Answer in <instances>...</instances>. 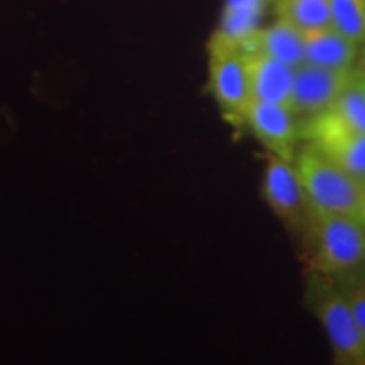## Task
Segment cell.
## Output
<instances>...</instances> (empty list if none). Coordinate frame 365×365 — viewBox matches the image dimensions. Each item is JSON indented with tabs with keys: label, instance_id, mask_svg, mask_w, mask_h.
I'll list each match as a JSON object with an SVG mask.
<instances>
[{
	"label": "cell",
	"instance_id": "10",
	"mask_svg": "<svg viewBox=\"0 0 365 365\" xmlns=\"http://www.w3.org/2000/svg\"><path fill=\"white\" fill-rule=\"evenodd\" d=\"M242 49L262 51L293 68L304 63L303 33L281 19L266 29H255L250 33L249 38L242 43Z\"/></svg>",
	"mask_w": 365,
	"mask_h": 365
},
{
	"label": "cell",
	"instance_id": "3",
	"mask_svg": "<svg viewBox=\"0 0 365 365\" xmlns=\"http://www.w3.org/2000/svg\"><path fill=\"white\" fill-rule=\"evenodd\" d=\"M308 296L314 317L325 328L336 362L365 365V344L345 294L336 291L327 276L317 272L309 281Z\"/></svg>",
	"mask_w": 365,
	"mask_h": 365
},
{
	"label": "cell",
	"instance_id": "17",
	"mask_svg": "<svg viewBox=\"0 0 365 365\" xmlns=\"http://www.w3.org/2000/svg\"><path fill=\"white\" fill-rule=\"evenodd\" d=\"M362 2H364V16H365V0H362Z\"/></svg>",
	"mask_w": 365,
	"mask_h": 365
},
{
	"label": "cell",
	"instance_id": "18",
	"mask_svg": "<svg viewBox=\"0 0 365 365\" xmlns=\"http://www.w3.org/2000/svg\"><path fill=\"white\" fill-rule=\"evenodd\" d=\"M362 262H364V267H365V254H364V259H362Z\"/></svg>",
	"mask_w": 365,
	"mask_h": 365
},
{
	"label": "cell",
	"instance_id": "8",
	"mask_svg": "<svg viewBox=\"0 0 365 365\" xmlns=\"http://www.w3.org/2000/svg\"><path fill=\"white\" fill-rule=\"evenodd\" d=\"M294 113L284 105L252 100L242 120L247 122L250 130L274 156L293 161L298 129L294 125Z\"/></svg>",
	"mask_w": 365,
	"mask_h": 365
},
{
	"label": "cell",
	"instance_id": "2",
	"mask_svg": "<svg viewBox=\"0 0 365 365\" xmlns=\"http://www.w3.org/2000/svg\"><path fill=\"white\" fill-rule=\"evenodd\" d=\"M296 173L307 195L309 210L355 217L362 181L328 161L312 145L299 153Z\"/></svg>",
	"mask_w": 365,
	"mask_h": 365
},
{
	"label": "cell",
	"instance_id": "6",
	"mask_svg": "<svg viewBox=\"0 0 365 365\" xmlns=\"http://www.w3.org/2000/svg\"><path fill=\"white\" fill-rule=\"evenodd\" d=\"M354 71L355 66L336 70V68L301 63L294 68L291 112L294 115L312 117L327 110L352 80Z\"/></svg>",
	"mask_w": 365,
	"mask_h": 365
},
{
	"label": "cell",
	"instance_id": "4",
	"mask_svg": "<svg viewBox=\"0 0 365 365\" xmlns=\"http://www.w3.org/2000/svg\"><path fill=\"white\" fill-rule=\"evenodd\" d=\"M210 83L217 102L230 117L244 118L250 103L244 49L237 41L217 31L210 43Z\"/></svg>",
	"mask_w": 365,
	"mask_h": 365
},
{
	"label": "cell",
	"instance_id": "12",
	"mask_svg": "<svg viewBox=\"0 0 365 365\" xmlns=\"http://www.w3.org/2000/svg\"><path fill=\"white\" fill-rule=\"evenodd\" d=\"M277 19L287 22L301 33L331 27L328 0H276Z\"/></svg>",
	"mask_w": 365,
	"mask_h": 365
},
{
	"label": "cell",
	"instance_id": "9",
	"mask_svg": "<svg viewBox=\"0 0 365 365\" xmlns=\"http://www.w3.org/2000/svg\"><path fill=\"white\" fill-rule=\"evenodd\" d=\"M244 61L247 68L250 98L291 108L294 68L255 49H244Z\"/></svg>",
	"mask_w": 365,
	"mask_h": 365
},
{
	"label": "cell",
	"instance_id": "1",
	"mask_svg": "<svg viewBox=\"0 0 365 365\" xmlns=\"http://www.w3.org/2000/svg\"><path fill=\"white\" fill-rule=\"evenodd\" d=\"M312 223V267L323 276L350 271L362 262L365 227L352 215L309 210Z\"/></svg>",
	"mask_w": 365,
	"mask_h": 365
},
{
	"label": "cell",
	"instance_id": "13",
	"mask_svg": "<svg viewBox=\"0 0 365 365\" xmlns=\"http://www.w3.org/2000/svg\"><path fill=\"white\" fill-rule=\"evenodd\" d=\"M346 125L365 132V70L355 66L352 80L327 108Z\"/></svg>",
	"mask_w": 365,
	"mask_h": 365
},
{
	"label": "cell",
	"instance_id": "15",
	"mask_svg": "<svg viewBox=\"0 0 365 365\" xmlns=\"http://www.w3.org/2000/svg\"><path fill=\"white\" fill-rule=\"evenodd\" d=\"M344 294L346 301H349L350 308H352L359 331L365 344V282H357V284L349 286L344 291Z\"/></svg>",
	"mask_w": 365,
	"mask_h": 365
},
{
	"label": "cell",
	"instance_id": "11",
	"mask_svg": "<svg viewBox=\"0 0 365 365\" xmlns=\"http://www.w3.org/2000/svg\"><path fill=\"white\" fill-rule=\"evenodd\" d=\"M304 63L323 68H352L359 56V44L336 33L333 27L303 33Z\"/></svg>",
	"mask_w": 365,
	"mask_h": 365
},
{
	"label": "cell",
	"instance_id": "7",
	"mask_svg": "<svg viewBox=\"0 0 365 365\" xmlns=\"http://www.w3.org/2000/svg\"><path fill=\"white\" fill-rule=\"evenodd\" d=\"M262 193L269 207L281 220L298 225L303 222V217L309 213L307 195L296 168L291 166V161L274 154L269 156L264 171Z\"/></svg>",
	"mask_w": 365,
	"mask_h": 365
},
{
	"label": "cell",
	"instance_id": "19",
	"mask_svg": "<svg viewBox=\"0 0 365 365\" xmlns=\"http://www.w3.org/2000/svg\"><path fill=\"white\" fill-rule=\"evenodd\" d=\"M364 58H365V48H364Z\"/></svg>",
	"mask_w": 365,
	"mask_h": 365
},
{
	"label": "cell",
	"instance_id": "5",
	"mask_svg": "<svg viewBox=\"0 0 365 365\" xmlns=\"http://www.w3.org/2000/svg\"><path fill=\"white\" fill-rule=\"evenodd\" d=\"M303 135L328 161L365 182V132L346 125L330 110L308 117Z\"/></svg>",
	"mask_w": 365,
	"mask_h": 365
},
{
	"label": "cell",
	"instance_id": "16",
	"mask_svg": "<svg viewBox=\"0 0 365 365\" xmlns=\"http://www.w3.org/2000/svg\"><path fill=\"white\" fill-rule=\"evenodd\" d=\"M355 218H357V220L365 227V182L362 185V193H360V200H359V207H357V213H355Z\"/></svg>",
	"mask_w": 365,
	"mask_h": 365
},
{
	"label": "cell",
	"instance_id": "14",
	"mask_svg": "<svg viewBox=\"0 0 365 365\" xmlns=\"http://www.w3.org/2000/svg\"><path fill=\"white\" fill-rule=\"evenodd\" d=\"M330 24L336 33L355 44L365 43V16L362 0H328Z\"/></svg>",
	"mask_w": 365,
	"mask_h": 365
}]
</instances>
